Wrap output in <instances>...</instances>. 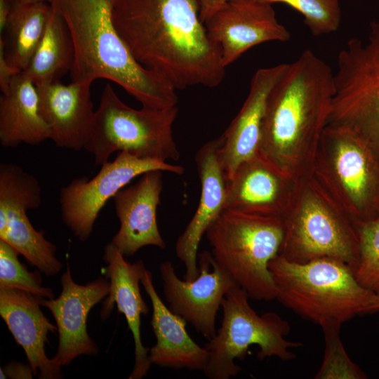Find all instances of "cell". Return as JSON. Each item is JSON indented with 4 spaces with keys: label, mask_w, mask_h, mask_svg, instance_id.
Wrapping results in <instances>:
<instances>
[{
    "label": "cell",
    "mask_w": 379,
    "mask_h": 379,
    "mask_svg": "<svg viewBox=\"0 0 379 379\" xmlns=\"http://www.w3.org/2000/svg\"><path fill=\"white\" fill-rule=\"evenodd\" d=\"M273 4L281 3L300 13L304 22L314 36L330 34L338 30L341 21L339 0H257Z\"/></svg>",
    "instance_id": "obj_29"
},
{
    "label": "cell",
    "mask_w": 379,
    "mask_h": 379,
    "mask_svg": "<svg viewBox=\"0 0 379 379\" xmlns=\"http://www.w3.org/2000/svg\"><path fill=\"white\" fill-rule=\"evenodd\" d=\"M154 170L178 175L184 173L180 165L141 159L127 152H119L113 161L102 164L91 179L74 178L61 189L59 201L63 222L81 241H86L107 201L135 178Z\"/></svg>",
    "instance_id": "obj_11"
},
{
    "label": "cell",
    "mask_w": 379,
    "mask_h": 379,
    "mask_svg": "<svg viewBox=\"0 0 379 379\" xmlns=\"http://www.w3.org/2000/svg\"><path fill=\"white\" fill-rule=\"evenodd\" d=\"M311 175L355 225L379 216V159L349 129L326 126Z\"/></svg>",
    "instance_id": "obj_7"
},
{
    "label": "cell",
    "mask_w": 379,
    "mask_h": 379,
    "mask_svg": "<svg viewBox=\"0 0 379 379\" xmlns=\"http://www.w3.org/2000/svg\"><path fill=\"white\" fill-rule=\"evenodd\" d=\"M140 283L152 307L151 326L157 342L149 350L151 364L176 370L203 371L208 356L206 347L192 340L186 330L187 322L165 305L154 288L151 272L146 268Z\"/></svg>",
    "instance_id": "obj_22"
},
{
    "label": "cell",
    "mask_w": 379,
    "mask_h": 379,
    "mask_svg": "<svg viewBox=\"0 0 379 379\" xmlns=\"http://www.w3.org/2000/svg\"><path fill=\"white\" fill-rule=\"evenodd\" d=\"M19 254L12 246L0 239V287L20 289L41 298H53L52 288L42 285L41 272H29L19 260Z\"/></svg>",
    "instance_id": "obj_27"
},
{
    "label": "cell",
    "mask_w": 379,
    "mask_h": 379,
    "mask_svg": "<svg viewBox=\"0 0 379 379\" xmlns=\"http://www.w3.org/2000/svg\"><path fill=\"white\" fill-rule=\"evenodd\" d=\"M222 140L221 135L207 142L195 156L201 182L199 202L192 218L175 244L176 255L185 267L186 280H193L198 276V248L201 238L224 209L227 179L218 155Z\"/></svg>",
    "instance_id": "obj_18"
},
{
    "label": "cell",
    "mask_w": 379,
    "mask_h": 379,
    "mask_svg": "<svg viewBox=\"0 0 379 379\" xmlns=\"http://www.w3.org/2000/svg\"><path fill=\"white\" fill-rule=\"evenodd\" d=\"M51 11L48 2L11 6L0 40L8 62L19 72L27 67L42 39Z\"/></svg>",
    "instance_id": "obj_24"
},
{
    "label": "cell",
    "mask_w": 379,
    "mask_h": 379,
    "mask_svg": "<svg viewBox=\"0 0 379 379\" xmlns=\"http://www.w3.org/2000/svg\"><path fill=\"white\" fill-rule=\"evenodd\" d=\"M379 310V293L376 295L375 301L371 308L370 313H373Z\"/></svg>",
    "instance_id": "obj_35"
},
{
    "label": "cell",
    "mask_w": 379,
    "mask_h": 379,
    "mask_svg": "<svg viewBox=\"0 0 379 379\" xmlns=\"http://www.w3.org/2000/svg\"><path fill=\"white\" fill-rule=\"evenodd\" d=\"M178 109L142 107L125 104L111 84L104 87L98 108L84 149L92 154L96 165L109 161L114 152H127L141 159L167 162L180 154L173 135Z\"/></svg>",
    "instance_id": "obj_8"
},
{
    "label": "cell",
    "mask_w": 379,
    "mask_h": 379,
    "mask_svg": "<svg viewBox=\"0 0 379 379\" xmlns=\"http://www.w3.org/2000/svg\"><path fill=\"white\" fill-rule=\"evenodd\" d=\"M11 11L8 0H0V32L4 29L8 16Z\"/></svg>",
    "instance_id": "obj_33"
},
{
    "label": "cell",
    "mask_w": 379,
    "mask_h": 379,
    "mask_svg": "<svg viewBox=\"0 0 379 379\" xmlns=\"http://www.w3.org/2000/svg\"><path fill=\"white\" fill-rule=\"evenodd\" d=\"M204 24L210 38L220 48L225 68L255 46L291 38L279 22L272 5L257 0L230 1Z\"/></svg>",
    "instance_id": "obj_13"
},
{
    "label": "cell",
    "mask_w": 379,
    "mask_h": 379,
    "mask_svg": "<svg viewBox=\"0 0 379 379\" xmlns=\"http://www.w3.org/2000/svg\"><path fill=\"white\" fill-rule=\"evenodd\" d=\"M298 182L257 154L241 164L227 181L224 209L283 218Z\"/></svg>",
    "instance_id": "obj_16"
},
{
    "label": "cell",
    "mask_w": 379,
    "mask_h": 379,
    "mask_svg": "<svg viewBox=\"0 0 379 379\" xmlns=\"http://www.w3.org/2000/svg\"><path fill=\"white\" fill-rule=\"evenodd\" d=\"M247 293L238 285L226 293L221 307L222 318L213 338L208 340L206 363L203 371L210 379H229L241 372L234 361L243 360L251 345H258L260 359L276 357L282 361L293 360L291 348L302 346L285 336L290 325L278 314L268 312L259 315L248 302Z\"/></svg>",
    "instance_id": "obj_9"
},
{
    "label": "cell",
    "mask_w": 379,
    "mask_h": 379,
    "mask_svg": "<svg viewBox=\"0 0 379 379\" xmlns=\"http://www.w3.org/2000/svg\"><path fill=\"white\" fill-rule=\"evenodd\" d=\"M102 258L107 265L102 268V273L109 280V292L102 303L100 318L106 320L114 305L118 312L124 315L135 345V364L128 378L140 379L147 375L152 365L148 357L149 349L142 345L140 335L141 315L148 313L139 286L145 266L140 260L128 262L110 242L104 248Z\"/></svg>",
    "instance_id": "obj_17"
},
{
    "label": "cell",
    "mask_w": 379,
    "mask_h": 379,
    "mask_svg": "<svg viewBox=\"0 0 379 379\" xmlns=\"http://www.w3.org/2000/svg\"><path fill=\"white\" fill-rule=\"evenodd\" d=\"M163 172L154 170L143 173L135 184L124 187L112 198L120 227L110 243L124 257L146 246L166 248L157 220Z\"/></svg>",
    "instance_id": "obj_15"
},
{
    "label": "cell",
    "mask_w": 379,
    "mask_h": 379,
    "mask_svg": "<svg viewBox=\"0 0 379 379\" xmlns=\"http://www.w3.org/2000/svg\"><path fill=\"white\" fill-rule=\"evenodd\" d=\"M60 281L62 291L58 298H39V302L55 319L59 339L53 359L62 367L79 356L98 354V347L87 331V318L93 307L108 295L109 282L100 277L85 285L78 284L68 267Z\"/></svg>",
    "instance_id": "obj_14"
},
{
    "label": "cell",
    "mask_w": 379,
    "mask_h": 379,
    "mask_svg": "<svg viewBox=\"0 0 379 379\" xmlns=\"http://www.w3.org/2000/svg\"><path fill=\"white\" fill-rule=\"evenodd\" d=\"M342 324L321 325L324 336V354L315 379H364V372L350 358L340 337Z\"/></svg>",
    "instance_id": "obj_26"
},
{
    "label": "cell",
    "mask_w": 379,
    "mask_h": 379,
    "mask_svg": "<svg viewBox=\"0 0 379 379\" xmlns=\"http://www.w3.org/2000/svg\"><path fill=\"white\" fill-rule=\"evenodd\" d=\"M286 67L287 63H281L255 72L246 100L222 134L218 155L227 181L241 164L258 154L267 100Z\"/></svg>",
    "instance_id": "obj_19"
},
{
    "label": "cell",
    "mask_w": 379,
    "mask_h": 379,
    "mask_svg": "<svg viewBox=\"0 0 379 379\" xmlns=\"http://www.w3.org/2000/svg\"><path fill=\"white\" fill-rule=\"evenodd\" d=\"M205 234L213 260L249 298L276 299L269 263L279 253L282 245V218L223 209Z\"/></svg>",
    "instance_id": "obj_5"
},
{
    "label": "cell",
    "mask_w": 379,
    "mask_h": 379,
    "mask_svg": "<svg viewBox=\"0 0 379 379\" xmlns=\"http://www.w3.org/2000/svg\"><path fill=\"white\" fill-rule=\"evenodd\" d=\"M70 32L74 58L71 81L92 84L98 79L117 83L142 107L176 106V89L142 66L118 32L112 18L114 0H51Z\"/></svg>",
    "instance_id": "obj_3"
},
{
    "label": "cell",
    "mask_w": 379,
    "mask_h": 379,
    "mask_svg": "<svg viewBox=\"0 0 379 379\" xmlns=\"http://www.w3.org/2000/svg\"><path fill=\"white\" fill-rule=\"evenodd\" d=\"M50 135L40 114L36 86L21 72L13 77L8 89L0 97L1 145H37Z\"/></svg>",
    "instance_id": "obj_23"
},
{
    "label": "cell",
    "mask_w": 379,
    "mask_h": 379,
    "mask_svg": "<svg viewBox=\"0 0 379 379\" xmlns=\"http://www.w3.org/2000/svg\"><path fill=\"white\" fill-rule=\"evenodd\" d=\"M39 298L20 289L0 287V315L24 350L34 375L40 379L62 378L61 366L45 352L49 332L58 331L41 310Z\"/></svg>",
    "instance_id": "obj_21"
},
{
    "label": "cell",
    "mask_w": 379,
    "mask_h": 379,
    "mask_svg": "<svg viewBox=\"0 0 379 379\" xmlns=\"http://www.w3.org/2000/svg\"><path fill=\"white\" fill-rule=\"evenodd\" d=\"M91 84L60 81L36 85L41 117L50 130V139L60 147L84 149L95 115Z\"/></svg>",
    "instance_id": "obj_20"
},
{
    "label": "cell",
    "mask_w": 379,
    "mask_h": 379,
    "mask_svg": "<svg viewBox=\"0 0 379 379\" xmlns=\"http://www.w3.org/2000/svg\"><path fill=\"white\" fill-rule=\"evenodd\" d=\"M0 378H32L34 375L30 366L25 365L22 363L11 361L3 369L0 368Z\"/></svg>",
    "instance_id": "obj_31"
},
{
    "label": "cell",
    "mask_w": 379,
    "mask_h": 379,
    "mask_svg": "<svg viewBox=\"0 0 379 379\" xmlns=\"http://www.w3.org/2000/svg\"><path fill=\"white\" fill-rule=\"evenodd\" d=\"M277 299L300 317L320 326L343 323L370 313L375 293L363 286L347 264L324 258L303 263L278 254L269 263Z\"/></svg>",
    "instance_id": "obj_4"
},
{
    "label": "cell",
    "mask_w": 379,
    "mask_h": 379,
    "mask_svg": "<svg viewBox=\"0 0 379 379\" xmlns=\"http://www.w3.org/2000/svg\"><path fill=\"white\" fill-rule=\"evenodd\" d=\"M74 58L70 32L63 18L52 7L43 38L22 72L36 86L58 81L69 72Z\"/></svg>",
    "instance_id": "obj_25"
},
{
    "label": "cell",
    "mask_w": 379,
    "mask_h": 379,
    "mask_svg": "<svg viewBox=\"0 0 379 379\" xmlns=\"http://www.w3.org/2000/svg\"><path fill=\"white\" fill-rule=\"evenodd\" d=\"M232 0H199L200 18L205 22L227 2Z\"/></svg>",
    "instance_id": "obj_32"
},
{
    "label": "cell",
    "mask_w": 379,
    "mask_h": 379,
    "mask_svg": "<svg viewBox=\"0 0 379 379\" xmlns=\"http://www.w3.org/2000/svg\"><path fill=\"white\" fill-rule=\"evenodd\" d=\"M282 218L284 237L279 255L298 263L335 259L354 270L359 259L356 226L311 175L298 180Z\"/></svg>",
    "instance_id": "obj_6"
},
{
    "label": "cell",
    "mask_w": 379,
    "mask_h": 379,
    "mask_svg": "<svg viewBox=\"0 0 379 379\" xmlns=\"http://www.w3.org/2000/svg\"><path fill=\"white\" fill-rule=\"evenodd\" d=\"M18 73L20 72L8 62L3 42L0 40V89L1 93L8 89L12 79Z\"/></svg>",
    "instance_id": "obj_30"
},
{
    "label": "cell",
    "mask_w": 379,
    "mask_h": 379,
    "mask_svg": "<svg viewBox=\"0 0 379 379\" xmlns=\"http://www.w3.org/2000/svg\"><path fill=\"white\" fill-rule=\"evenodd\" d=\"M112 18L135 60L176 90L223 81L221 51L201 20L199 0H114Z\"/></svg>",
    "instance_id": "obj_1"
},
{
    "label": "cell",
    "mask_w": 379,
    "mask_h": 379,
    "mask_svg": "<svg viewBox=\"0 0 379 379\" xmlns=\"http://www.w3.org/2000/svg\"><path fill=\"white\" fill-rule=\"evenodd\" d=\"M197 263L199 274L193 280L180 279L170 261L159 265V273L170 310L208 340L216 333L215 319L222 300L237 284L211 252L198 254Z\"/></svg>",
    "instance_id": "obj_12"
},
{
    "label": "cell",
    "mask_w": 379,
    "mask_h": 379,
    "mask_svg": "<svg viewBox=\"0 0 379 379\" xmlns=\"http://www.w3.org/2000/svg\"><path fill=\"white\" fill-rule=\"evenodd\" d=\"M359 238V259L354 270L357 281L379 293V216L356 225Z\"/></svg>",
    "instance_id": "obj_28"
},
{
    "label": "cell",
    "mask_w": 379,
    "mask_h": 379,
    "mask_svg": "<svg viewBox=\"0 0 379 379\" xmlns=\"http://www.w3.org/2000/svg\"><path fill=\"white\" fill-rule=\"evenodd\" d=\"M337 64L328 124L355 133L379 159V20L370 23L364 41H347Z\"/></svg>",
    "instance_id": "obj_10"
},
{
    "label": "cell",
    "mask_w": 379,
    "mask_h": 379,
    "mask_svg": "<svg viewBox=\"0 0 379 379\" xmlns=\"http://www.w3.org/2000/svg\"><path fill=\"white\" fill-rule=\"evenodd\" d=\"M8 1L11 8V6H17V5L34 4V3H39V2L50 3L51 0H8Z\"/></svg>",
    "instance_id": "obj_34"
},
{
    "label": "cell",
    "mask_w": 379,
    "mask_h": 379,
    "mask_svg": "<svg viewBox=\"0 0 379 379\" xmlns=\"http://www.w3.org/2000/svg\"><path fill=\"white\" fill-rule=\"evenodd\" d=\"M333 74L307 49L287 63L268 96L258 154L295 180L312 173L331 111Z\"/></svg>",
    "instance_id": "obj_2"
}]
</instances>
